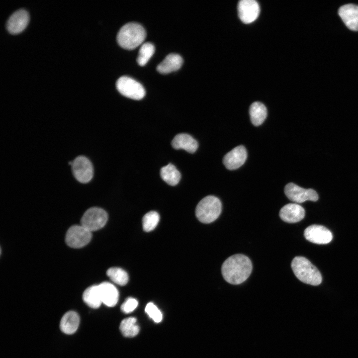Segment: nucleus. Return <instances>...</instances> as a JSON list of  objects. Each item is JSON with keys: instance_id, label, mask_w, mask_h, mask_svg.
I'll use <instances>...</instances> for the list:
<instances>
[{"instance_id": "nucleus-1", "label": "nucleus", "mask_w": 358, "mask_h": 358, "mask_svg": "<svg viewBox=\"0 0 358 358\" xmlns=\"http://www.w3.org/2000/svg\"><path fill=\"white\" fill-rule=\"evenodd\" d=\"M252 264L250 259L242 254H235L227 258L223 263L221 272L224 279L232 284L244 282L250 276Z\"/></svg>"}, {"instance_id": "nucleus-2", "label": "nucleus", "mask_w": 358, "mask_h": 358, "mask_svg": "<svg viewBox=\"0 0 358 358\" xmlns=\"http://www.w3.org/2000/svg\"><path fill=\"white\" fill-rule=\"evenodd\" d=\"M146 36V31L141 24L130 22L120 28L116 39L120 47L127 50H132L142 43Z\"/></svg>"}, {"instance_id": "nucleus-3", "label": "nucleus", "mask_w": 358, "mask_h": 358, "mask_svg": "<svg viewBox=\"0 0 358 358\" xmlns=\"http://www.w3.org/2000/svg\"><path fill=\"white\" fill-rule=\"evenodd\" d=\"M291 267L295 275L302 282L312 285H318L321 283L320 272L306 258L295 257L291 262Z\"/></svg>"}, {"instance_id": "nucleus-4", "label": "nucleus", "mask_w": 358, "mask_h": 358, "mask_svg": "<svg viewBox=\"0 0 358 358\" xmlns=\"http://www.w3.org/2000/svg\"><path fill=\"white\" fill-rule=\"evenodd\" d=\"M221 210L220 199L216 196L208 195L199 202L195 209V215L201 222L210 223L219 217Z\"/></svg>"}, {"instance_id": "nucleus-5", "label": "nucleus", "mask_w": 358, "mask_h": 358, "mask_svg": "<svg viewBox=\"0 0 358 358\" xmlns=\"http://www.w3.org/2000/svg\"><path fill=\"white\" fill-rule=\"evenodd\" d=\"M108 219L107 213L103 209L93 207L88 209L81 220V225L90 232L102 228Z\"/></svg>"}, {"instance_id": "nucleus-6", "label": "nucleus", "mask_w": 358, "mask_h": 358, "mask_svg": "<svg viewBox=\"0 0 358 358\" xmlns=\"http://www.w3.org/2000/svg\"><path fill=\"white\" fill-rule=\"evenodd\" d=\"M116 86L121 94L133 99L140 100L145 95V90L142 85L129 77L119 78L116 82Z\"/></svg>"}, {"instance_id": "nucleus-7", "label": "nucleus", "mask_w": 358, "mask_h": 358, "mask_svg": "<svg viewBox=\"0 0 358 358\" xmlns=\"http://www.w3.org/2000/svg\"><path fill=\"white\" fill-rule=\"evenodd\" d=\"M91 237V232L83 226L74 225L67 231L65 241L69 247L80 248L87 245Z\"/></svg>"}, {"instance_id": "nucleus-8", "label": "nucleus", "mask_w": 358, "mask_h": 358, "mask_svg": "<svg viewBox=\"0 0 358 358\" xmlns=\"http://www.w3.org/2000/svg\"><path fill=\"white\" fill-rule=\"evenodd\" d=\"M284 193L289 200L296 203L307 200L316 201L318 199V195L314 189L303 188L292 182L285 185Z\"/></svg>"}, {"instance_id": "nucleus-9", "label": "nucleus", "mask_w": 358, "mask_h": 358, "mask_svg": "<svg viewBox=\"0 0 358 358\" xmlns=\"http://www.w3.org/2000/svg\"><path fill=\"white\" fill-rule=\"evenodd\" d=\"M73 173L76 179L81 183H88L92 178L93 169L90 161L86 157H77L72 162Z\"/></svg>"}, {"instance_id": "nucleus-10", "label": "nucleus", "mask_w": 358, "mask_h": 358, "mask_svg": "<svg viewBox=\"0 0 358 358\" xmlns=\"http://www.w3.org/2000/svg\"><path fill=\"white\" fill-rule=\"evenodd\" d=\"M304 236L307 240L317 244H328L333 239L332 234L328 229L316 224L307 227L304 230Z\"/></svg>"}, {"instance_id": "nucleus-11", "label": "nucleus", "mask_w": 358, "mask_h": 358, "mask_svg": "<svg viewBox=\"0 0 358 358\" xmlns=\"http://www.w3.org/2000/svg\"><path fill=\"white\" fill-rule=\"evenodd\" d=\"M260 11L258 2L255 0H241L238 4L240 19L245 23H250L258 17Z\"/></svg>"}, {"instance_id": "nucleus-12", "label": "nucleus", "mask_w": 358, "mask_h": 358, "mask_svg": "<svg viewBox=\"0 0 358 358\" xmlns=\"http://www.w3.org/2000/svg\"><path fill=\"white\" fill-rule=\"evenodd\" d=\"M247 158L246 148L242 145L235 147L223 158V162L225 167L229 170H236L242 166Z\"/></svg>"}, {"instance_id": "nucleus-13", "label": "nucleus", "mask_w": 358, "mask_h": 358, "mask_svg": "<svg viewBox=\"0 0 358 358\" xmlns=\"http://www.w3.org/2000/svg\"><path fill=\"white\" fill-rule=\"evenodd\" d=\"M29 21L28 12L23 9L16 10L8 19L6 22V29L13 34L22 31L27 26Z\"/></svg>"}, {"instance_id": "nucleus-14", "label": "nucleus", "mask_w": 358, "mask_h": 358, "mask_svg": "<svg viewBox=\"0 0 358 358\" xmlns=\"http://www.w3.org/2000/svg\"><path fill=\"white\" fill-rule=\"evenodd\" d=\"M340 17L346 26L351 30L358 31V5L347 4L338 10Z\"/></svg>"}, {"instance_id": "nucleus-15", "label": "nucleus", "mask_w": 358, "mask_h": 358, "mask_svg": "<svg viewBox=\"0 0 358 358\" xmlns=\"http://www.w3.org/2000/svg\"><path fill=\"white\" fill-rule=\"evenodd\" d=\"M280 218L287 223H296L302 220L305 216V210L297 203H288L280 210Z\"/></svg>"}, {"instance_id": "nucleus-16", "label": "nucleus", "mask_w": 358, "mask_h": 358, "mask_svg": "<svg viewBox=\"0 0 358 358\" xmlns=\"http://www.w3.org/2000/svg\"><path fill=\"white\" fill-rule=\"evenodd\" d=\"M98 285L102 303L108 307L115 305L119 297V292L116 287L108 282H103Z\"/></svg>"}, {"instance_id": "nucleus-17", "label": "nucleus", "mask_w": 358, "mask_h": 358, "mask_svg": "<svg viewBox=\"0 0 358 358\" xmlns=\"http://www.w3.org/2000/svg\"><path fill=\"white\" fill-rule=\"evenodd\" d=\"M181 57L177 54L171 53L157 67V70L161 74H167L178 70L183 64Z\"/></svg>"}, {"instance_id": "nucleus-18", "label": "nucleus", "mask_w": 358, "mask_h": 358, "mask_svg": "<svg viewBox=\"0 0 358 358\" xmlns=\"http://www.w3.org/2000/svg\"><path fill=\"white\" fill-rule=\"evenodd\" d=\"M175 149H183L190 153H194L198 146V142L192 136L186 133L178 134L172 141Z\"/></svg>"}, {"instance_id": "nucleus-19", "label": "nucleus", "mask_w": 358, "mask_h": 358, "mask_svg": "<svg viewBox=\"0 0 358 358\" xmlns=\"http://www.w3.org/2000/svg\"><path fill=\"white\" fill-rule=\"evenodd\" d=\"M80 324L78 314L73 311L66 313L62 317L60 324L61 331L66 334H72L78 329Z\"/></svg>"}, {"instance_id": "nucleus-20", "label": "nucleus", "mask_w": 358, "mask_h": 358, "mask_svg": "<svg viewBox=\"0 0 358 358\" xmlns=\"http://www.w3.org/2000/svg\"><path fill=\"white\" fill-rule=\"evenodd\" d=\"M250 118L253 124L256 126L261 125L267 116V109L265 105L259 101L253 102L249 109Z\"/></svg>"}, {"instance_id": "nucleus-21", "label": "nucleus", "mask_w": 358, "mask_h": 358, "mask_svg": "<svg viewBox=\"0 0 358 358\" xmlns=\"http://www.w3.org/2000/svg\"><path fill=\"white\" fill-rule=\"evenodd\" d=\"M84 301L90 307L97 308L102 304L98 285H93L87 288L83 293Z\"/></svg>"}, {"instance_id": "nucleus-22", "label": "nucleus", "mask_w": 358, "mask_h": 358, "mask_svg": "<svg viewBox=\"0 0 358 358\" xmlns=\"http://www.w3.org/2000/svg\"><path fill=\"white\" fill-rule=\"evenodd\" d=\"M160 175L163 180L172 186L177 185L181 178L180 172L172 164L162 167L160 170Z\"/></svg>"}, {"instance_id": "nucleus-23", "label": "nucleus", "mask_w": 358, "mask_h": 358, "mask_svg": "<svg viewBox=\"0 0 358 358\" xmlns=\"http://www.w3.org/2000/svg\"><path fill=\"white\" fill-rule=\"evenodd\" d=\"M120 330L125 337H134L139 332V327L135 317H128L123 319L120 324Z\"/></svg>"}, {"instance_id": "nucleus-24", "label": "nucleus", "mask_w": 358, "mask_h": 358, "mask_svg": "<svg viewBox=\"0 0 358 358\" xmlns=\"http://www.w3.org/2000/svg\"><path fill=\"white\" fill-rule=\"evenodd\" d=\"M107 275L115 283L124 285L128 281V275L123 269L119 268H111L106 272Z\"/></svg>"}, {"instance_id": "nucleus-25", "label": "nucleus", "mask_w": 358, "mask_h": 358, "mask_svg": "<svg viewBox=\"0 0 358 358\" xmlns=\"http://www.w3.org/2000/svg\"><path fill=\"white\" fill-rule=\"evenodd\" d=\"M155 52V47L150 42H146L142 45L139 51L137 58L138 64L143 66L148 62Z\"/></svg>"}, {"instance_id": "nucleus-26", "label": "nucleus", "mask_w": 358, "mask_h": 358, "mask_svg": "<svg viewBox=\"0 0 358 358\" xmlns=\"http://www.w3.org/2000/svg\"><path fill=\"white\" fill-rule=\"evenodd\" d=\"M160 220L159 214L155 211L147 213L143 217L142 225L144 230L150 232L154 230Z\"/></svg>"}, {"instance_id": "nucleus-27", "label": "nucleus", "mask_w": 358, "mask_h": 358, "mask_svg": "<svg viewBox=\"0 0 358 358\" xmlns=\"http://www.w3.org/2000/svg\"><path fill=\"white\" fill-rule=\"evenodd\" d=\"M145 312L155 322L159 323L162 321V313L153 303L149 302L147 304Z\"/></svg>"}, {"instance_id": "nucleus-28", "label": "nucleus", "mask_w": 358, "mask_h": 358, "mask_svg": "<svg viewBox=\"0 0 358 358\" xmlns=\"http://www.w3.org/2000/svg\"><path fill=\"white\" fill-rule=\"evenodd\" d=\"M137 300L132 297L128 298L121 306V309L124 313H130L133 312L137 307Z\"/></svg>"}]
</instances>
